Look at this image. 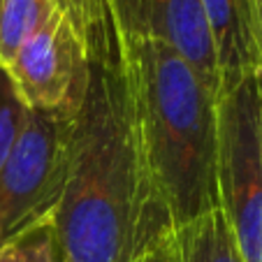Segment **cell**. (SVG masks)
Listing matches in <instances>:
<instances>
[{
	"instance_id": "cell-4",
	"label": "cell",
	"mask_w": 262,
	"mask_h": 262,
	"mask_svg": "<svg viewBox=\"0 0 262 262\" xmlns=\"http://www.w3.org/2000/svg\"><path fill=\"white\" fill-rule=\"evenodd\" d=\"M77 112L28 109L26 123L0 169V234L21 232L56 211L68 177Z\"/></svg>"
},
{
	"instance_id": "cell-8",
	"label": "cell",
	"mask_w": 262,
	"mask_h": 262,
	"mask_svg": "<svg viewBox=\"0 0 262 262\" xmlns=\"http://www.w3.org/2000/svg\"><path fill=\"white\" fill-rule=\"evenodd\" d=\"M179 262H244L221 209L174 230Z\"/></svg>"
},
{
	"instance_id": "cell-14",
	"label": "cell",
	"mask_w": 262,
	"mask_h": 262,
	"mask_svg": "<svg viewBox=\"0 0 262 262\" xmlns=\"http://www.w3.org/2000/svg\"><path fill=\"white\" fill-rule=\"evenodd\" d=\"M251 7H253V16H255V28H257L260 49H262V0H251Z\"/></svg>"
},
{
	"instance_id": "cell-12",
	"label": "cell",
	"mask_w": 262,
	"mask_h": 262,
	"mask_svg": "<svg viewBox=\"0 0 262 262\" xmlns=\"http://www.w3.org/2000/svg\"><path fill=\"white\" fill-rule=\"evenodd\" d=\"M26 116H28V107L21 102L5 68H0V169L24 128Z\"/></svg>"
},
{
	"instance_id": "cell-10",
	"label": "cell",
	"mask_w": 262,
	"mask_h": 262,
	"mask_svg": "<svg viewBox=\"0 0 262 262\" xmlns=\"http://www.w3.org/2000/svg\"><path fill=\"white\" fill-rule=\"evenodd\" d=\"M60 12L54 0H0V68Z\"/></svg>"
},
{
	"instance_id": "cell-9",
	"label": "cell",
	"mask_w": 262,
	"mask_h": 262,
	"mask_svg": "<svg viewBox=\"0 0 262 262\" xmlns=\"http://www.w3.org/2000/svg\"><path fill=\"white\" fill-rule=\"evenodd\" d=\"M56 7L72 21L89 49L91 60H116V35L109 0H54Z\"/></svg>"
},
{
	"instance_id": "cell-11",
	"label": "cell",
	"mask_w": 262,
	"mask_h": 262,
	"mask_svg": "<svg viewBox=\"0 0 262 262\" xmlns=\"http://www.w3.org/2000/svg\"><path fill=\"white\" fill-rule=\"evenodd\" d=\"M54 213H47L21 232L7 237L0 244V262H56Z\"/></svg>"
},
{
	"instance_id": "cell-15",
	"label": "cell",
	"mask_w": 262,
	"mask_h": 262,
	"mask_svg": "<svg viewBox=\"0 0 262 262\" xmlns=\"http://www.w3.org/2000/svg\"><path fill=\"white\" fill-rule=\"evenodd\" d=\"M260 91H262V70H260Z\"/></svg>"
},
{
	"instance_id": "cell-2",
	"label": "cell",
	"mask_w": 262,
	"mask_h": 262,
	"mask_svg": "<svg viewBox=\"0 0 262 262\" xmlns=\"http://www.w3.org/2000/svg\"><path fill=\"white\" fill-rule=\"evenodd\" d=\"M54 248L56 262H128L135 251V181L116 60H91L54 213Z\"/></svg>"
},
{
	"instance_id": "cell-6",
	"label": "cell",
	"mask_w": 262,
	"mask_h": 262,
	"mask_svg": "<svg viewBox=\"0 0 262 262\" xmlns=\"http://www.w3.org/2000/svg\"><path fill=\"white\" fill-rule=\"evenodd\" d=\"M114 30H133L169 45L221 98L216 47L202 0H109Z\"/></svg>"
},
{
	"instance_id": "cell-3",
	"label": "cell",
	"mask_w": 262,
	"mask_h": 262,
	"mask_svg": "<svg viewBox=\"0 0 262 262\" xmlns=\"http://www.w3.org/2000/svg\"><path fill=\"white\" fill-rule=\"evenodd\" d=\"M218 114V195L244 262H262L260 72L223 91Z\"/></svg>"
},
{
	"instance_id": "cell-1",
	"label": "cell",
	"mask_w": 262,
	"mask_h": 262,
	"mask_svg": "<svg viewBox=\"0 0 262 262\" xmlns=\"http://www.w3.org/2000/svg\"><path fill=\"white\" fill-rule=\"evenodd\" d=\"M135 181V248L221 209L218 100L169 45L114 30Z\"/></svg>"
},
{
	"instance_id": "cell-13",
	"label": "cell",
	"mask_w": 262,
	"mask_h": 262,
	"mask_svg": "<svg viewBox=\"0 0 262 262\" xmlns=\"http://www.w3.org/2000/svg\"><path fill=\"white\" fill-rule=\"evenodd\" d=\"M128 262H179L174 230H160L133 251Z\"/></svg>"
},
{
	"instance_id": "cell-7",
	"label": "cell",
	"mask_w": 262,
	"mask_h": 262,
	"mask_svg": "<svg viewBox=\"0 0 262 262\" xmlns=\"http://www.w3.org/2000/svg\"><path fill=\"white\" fill-rule=\"evenodd\" d=\"M216 47L223 91L262 70V49L251 0H202ZM221 91V93H223Z\"/></svg>"
},
{
	"instance_id": "cell-5",
	"label": "cell",
	"mask_w": 262,
	"mask_h": 262,
	"mask_svg": "<svg viewBox=\"0 0 262 262\" xmlns=\"http://www.w3.org/2000/svg\"><path fill=\"white\" fill-rule=\"evenodd\" d=\"M5 72L28 109L79 112L91 79V56L72 21L56 12L16 51Z\"/></svg>"
},
{
	"instance_id": "cell-16",
	"label": "cell",
	"mask_w": 262,
	"mask_h": 262,
	"mask_svg": "<svg viewBox=\"0 0 262 262\" xmlns=\"http://www.w3.org/2000/svg\"><path fill=\"white\" fill-rule=\"evenodd\" d=\"M3 242H5V239H3V234H0V244H3Z\"/></svg>"
}]
</instances>
